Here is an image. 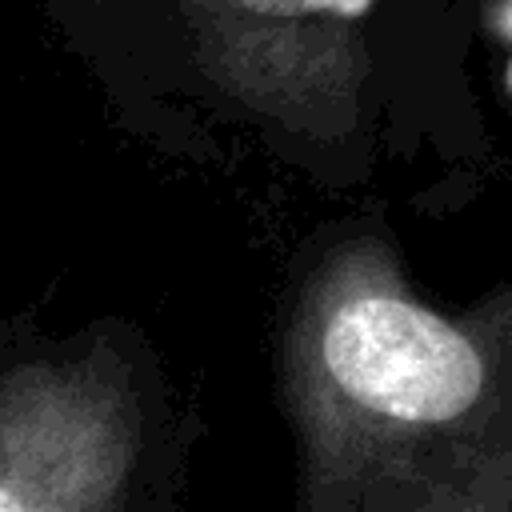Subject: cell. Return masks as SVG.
Masks as SVG:
<instances>
[{
	"label": "cell",
	"instance_id": "6da1fadb",
	"mask_svg": "<svg viewBox=\"0 0 512 512\" xmlns=\"http://www.w3.org/2000/svg\"><path fill=\"white\" fill-rule=\"evenodd\" d=\"M304 512H512V284L420 300L380 236L332 244L284 332Z\"/></svg>",
	"mask_w": 512,
	"mask_h": 512
},
{
	"label": "cell",
	"instance_id": "7a4b0ae2",
	"mask_svg": "<svg viewBox=\"0 0 512 512\" xmlns=\"http://www.w3.org/2000/svg\"><path fill=\"white\" fill-rule=\"evenodd\" d=\"M144 452V400L116 344L0 376V512H120Z\"/></svg>",
	"mask_w": 512,
	"mask_h": 512
},
{
	"label": "cell",
	"instance_id": "3957f363",
	"mask_svg": "<svg viewBox=\"0 0 512 512\" xmlns=\"http://www.w3.org/2000/svg\"><path fill=\"white\" fill-rule=\"evenodd\" d=\"M196 64L240 108L340 140L360 116L376 0H180Z\"/></svg>",
	"mask_w": 512,
	"mask_h": 512
}]
</instances>
